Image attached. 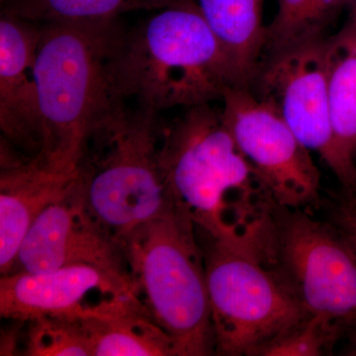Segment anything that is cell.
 I'll return each instance as SVG.
<instances>
[{
	"mask_svg": "<svg viewBox=\"0 0 356 356\" xmlns=\"http://www.w3.org/2000/svg\"><path fill=\"white\" fill-rule=\"evenodd\" d=\"M159 163L173 206L205 238L257 255L278 207L212 103L182 109L161 128Z\"/></svg>",
	"mask_w": 356,
	"mask_h": 356,
	"instance_id": "6da1fadb",
	"label": "cell"
},
{
	"mask_svg": "<svg viewBox=\"0 0 356 356\" xmlns=\"http://www.w3.org/2000/svg\"><path fill=\"white\" fill-rule=\"evenodd\" d=\"M112 99L161 112L220 100L241 86L219 40L191 0H182L125 31L110 58Z\"/></svg>",
	"mask_w": 356,
	"mask_h": 356,
	"instance_id": "7a4b0ae2",
	"label": "cell"
},
{
	"mask_svg": "<svg viewBox=\"0 0 356 356\" xmlns=\"http://www.w3.org/2000/svg\"><path fill=\"white\" fill-rule=\"evenodd\" d=\"M161 128L156 110L110 98L79 149L72 184L119 242L175 207L159 163Z\"/></svg>",
	"mask_w": 356,
	"mask_h": 356,
	"instance_id": "3957f363",
	"label": "cell"
},
{
	"mask_svg": "<svg viewBox=\"0 0 356 356\" xmlns=\"http://www.w3.org/2000/svg\"><path fill=\"white\" fill-rule=\"evenodd\" d=\"M124 33L118 19L41 24L35 63L40 165L74 175L89 126L109 102L107 70Z\"/></svg>",
	"mask_w": 356,
	"mask_h": 356,
	"instance_id": "277c9868",
	"label": "cell"
},
{
	"mask_svg": "<svg viewBox=\"0 0 356 356\" xmlns=\"http://www.w3.org/2000/svg\"><path fill=\"white\" fill-rule=\"evenodd\" d=\"M193 222L173 207L122 242L136 296L172 339L177 356L215 353L205 262Z\"/></svg>",
	"mask_w": 356,
	"mask_h": 356,
	"instance_id": "5b68a950",
	"label": "cell"
},
{
	"mask_svg": "<svg viewBox=\"0 0 356 356\" xmlns=\"http://www.w3.org/2000/svg\"><path fill=\"white\" fill-rule=\"evenodd\" d=\"M266 264L310 315L339 327L356 353V243L336 222L276 208Z\"/></svg>",
	"mask_w": 356,
	"mask_h": 356,
	"instance_id": "8992f818",
	"label": "cell"
},
{
	"mask_svg": "<svg viewBox=\"0 0 356 356\" xmlns=\"http://www.w3.org/2000/svg\"><path fill=\"white\" fill-rule=\"evenodd\" d=\"M206 240L203 254L216 355L257 356L310 317L261 257Z\"/></svg>",
	"mask_w": 356,
	"mask_h": 356,
	"instance_id": "52a82bcc",
	"label": "cell"
},
{
	"mask_svg": "<svg viewBox=\"0 0 356 356\" xmlns=\"http://www.w3.org/2000/svg\"><path fill=\"white\" fill-rule=\"evenodd\" d=\"M248 88L277 111L311 153L323 159L346 197L356 198V165L344 158L332 125L325 41L261 63Z\"/></svg>",
	"mask_w": 356,
	"mask_h": 356,
	"instance_id": "ba28073f",
	"label": "cell"
},
{
	"mask_svg": "<svg viewBox=\"0 0 356 356\" xmlns=\"http://www.w3.org/2000/svg\"><path fill=\"white\" fill-rule=\"evenodd\" d=\"M222 103V117L236 144L276 205L305 209L317 204L320 170L277 111L248 86H232Z\"/></svg>",
	"mask_w": 356,
	"mask_h": 356,
	"instance_id": "9c48e42d",
	"label": "cell"
},
{
	"mask_svg": "<svg viewBox=\"0 0 356 356\" xmlns=\"http://www.w3.org/2000/svg\"><path fill=\"white\" fill-rule=\"evenodd\" d=\"M72 181L33 222L10 273L89 266L132 281L123 245L89 214Z\"/></svg>",
	"mask_w": 356,
	"mask_h": 356,
	"instance_id": "30bf717a",
	"label": "cell"
},
{
	"mask_svg": "<svg viewBox=\"0 0 356 356\" xmlns=\"http://www.w3.org/2000/svg\"><path fill=\"white\" fill-rule=\"evenodd\" d=\"M136 296L132 281L89 266L0 278V316L29 323L44 317H79L95 307Z\"/></svg>",
	"mask_w": 356,
	"mask_h": 356,
	"instance_id": "8fae6325",
	"label": "cell"
},
{
	"mask_svg": "<svg viewBox=\"0 0 356 356\" xmlns=\"http://www.w3.org/2000/svg\"><path fill=\"white\" fill-rule=\"evenodd\" d=\"M41 24L2 13L0 17V129L1 139L25 158L43 147L37 95V49Z\"/></svg>",
	"mask_w": 356,
	"mask_h": 356,
	"instance_id": "7c38bea8",
	"label": "cell"
},
{
	"mask_svg": "<svg viewBox=\"0 0 356 356\" xmlns=\"http://www.w3.org/2000/svg\"><path fill=\"white\" fill-rule=\"evenodd\" d=\"M74 175L54 172L25 158L1 139L0 273H11L33 222L67 193Z\"/></svg>",
	"mask_w": 356,
	"mask_h": 356,
	"instance_id": "4fadbf2b",
	"label": "cell"
},
{
	"mask_svg": "<svg viewBox=\"0 0 356 356\" xmlns=\"http://www.w3.org/2000/svg\"><path fill=\"white\" fill-rule=\"evenodd\" d=\"M77 318L91 356H177L172 339L137 297L108 302Z\"/></svg>",
	"mask_w": 356,
	"mask_h": 356,
	"instance_id": "5bb4252c",
	"label": "cell"
},
{
	"mask_svg": "<svg viewBox=\"0 0 356 356\" xmlns=\"http://www.w3.org/2000/svg\"><path fill=\"white\" fill-rule=\"evenodd\" d=\"M235 70L238 83L250 86L261 62L264 0H191Z\"/></svg>",
	"mask_w": 356,
	"mask_h": 356,
	"instance_id": "9a60e30c",
	"label": "cell"
},
{
	"mask_svg": "<svg viewBox=\"0 0 356 356\" xmlns=\"http://www.w3.org/2000/svg\"><path fill=\"white\" fill-rule=\"evenodd\" d=\"M346 9V0H277V10L266 25L261 62L323 43Z\"/></svg>",
	"mask_w": 356,
	"mask_h": 356,
	"instance_id": "2e32d148",
	"label": "cell"
},
{
	"mask_svg": "<svg viewBox=\"0 0 356 356\" xmlns=\"http://www.w3.org/2000/svg\"><path fill=\"white\" fill-rule=\"evenodd\" d=\"M332 129L344 158L356 165V27L346 22L325 41Z\"/></svg>",
	"mask_w": 356,
	"mask_h": 356,
	"instance_id": "e0dca14e",
	"label": "cell"
},
{
	"mask_svg": "<svg viewBox=\"0 0 356 356\" xmlns=\"http://www.w3.org/2000/svg\"><path fill=\"white\" fill-rule=\"evenodd\" d=\"M182 0H9L2 13L44 24L117 20L122 14L161 10Z\"/></svg>",
	"mask_w": 356,
	"mask_h": 356,
	"instance_id": "ac0fdd59",
	"label": "cell"
},
{
	"mask_svg": "<svg viewBox=\"0 0 356 356\" xmlns=\"http://www.w3.org/2000/svg\"><path fill=\"white\" fill-rule=\"evenodd\" d=\"M25 355L91 356V353L77 317H44L29 322Z\"/></svg>",
	"mask_w": 356,
	"mask_h": 356,
	"instance_id": "d6986e66",
	"label": "cell"
},
{
	"mask_svg": "<svg viewBox=\"0 0 356 356\" xmlns=\"http://www.w3.org/2000/svg\"><path fill=\"white\" fill-rule=\"evenodd\" d=\"M343 334L337 325L311 315L286 334L267 343L257 356H321L330 355Z\"/></svg>",
	"mask_w": 356,
	"mask_h": 356,
	"instance_id": "ffe728a7",
	"label": "cell"
},
{
	"mask_svg": "<svg viewBox=\"0 0 356 356\" xmlns=\"http://www.w3.org/2000/svg\"><path fill=\"white\" fill-rule=\"evenodd\" d=\"M334 222L356 243V198H348L334 212Z\"/></svg>",
	"mask_w": 356,
	"mask_h": 356,
	"instance_id": "44dd1931",
	"label": "cell"
},
{
	"mask_svg": "<svg viewBox=\"0 0 356 356\" xmlns=\"http://www.w3.org/2000/svg\"><path fill=\"white\" fill-rule=\"evenodd\" d=\"M346 10L348 11V19L353 20L356 17V0H346Z\"/></svg>",
	"mask_w": 356,
	"mask_h": 356,
	"instance_id": "7402d4cb",
	"label": "cell"
},
{
	"mask_svg": "<svg viewBox=\"0 0 356 356\" xmlns=\"http://www.w3.org/2000/svg\"><path fill=\"white\" fill-rule=\"evenodd\" d=\"M346 22L350 23L351 25L355 26L356 27V17L353 20H348Z\"/></svg>",
	"mask_w": 356,
	"mask_h": 356,
	"instance_id": "603a6c76",
	"label": "cell"
},
{
	"mask_svg": "<svg viewBox=\"0 0 356 356\" xmlns=\"http://www.w3.org/2000/svg\"><path fill=\"white\" fill-rule=\"evenodd\" d=\"M9 0H1V3H6V2H8Z\"/></svg>",
	"mask_w": 356,
	"mask_h": 356,
	"instance_id": "cb8c5ba5",
	"label": "cell"
}]
</instances>
